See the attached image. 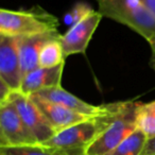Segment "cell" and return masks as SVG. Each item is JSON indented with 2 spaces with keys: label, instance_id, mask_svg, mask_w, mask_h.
I'll return each mask as SVG.
<instances>
[{
  "label": "cell",
  "instance_id": "6da1fadb",
  "mask_svg": "<svg viewBox=\"0 0 155 155\" xmlns=\"http://www.w3.org/2000/svg\"><path fill=\"white\" fill-rule=\"evenodd\" d=\"M122 103L123 101L108 103L107 110L104 113L58 132L43 144L78 155H84L85 150L112 123L120 110Z\"/></svg>",
  "mask_w": 155,
  "mask_h": 155
},
{
  "label": "cell",
  "instance_id": "7a4b0ae2",
  "mask_svg": "<svg viewBox=\"0 0 155 155\" xmlns=\"http://www.w3.org/2000/svg\"><path fill=\"white\" fill-rule=\"evenodd\" d=\"M98 12L138 33L149 44L155 41V17L141 0H97Z\"/></svg>",
  "mask_w": 155,
  "mask_h": 155
},
{
  "label": "cell",
  "instance_id": "3957f363",
  "mask_svg": "<svg viewBox=\"0 0 155 155\" xmlns=\"http://www.w3.org/2000/svg\"><path fill=\"white\" fill-rule=\"evenodd\" d=\"M58 19L41 7L30 10H0V34L26 37L58 30Z\"/></svg>",
  "mask_w": 155,
  "mask_h": 155
},
{
  "label": "cell",
  "instance_id": "277c9868",
  "mask_svg": "<svg viewBox=\"0 0 155 155\" xmlns=\"http://www.w3.org/2000/svg\"><path fill=\"white\" fill-rule=\"evenodd\" d=\"M141 102L123 101L120 110L108 127L85 150L84 155H107L135 130L137 110Z\"/></svg>",
  "mask_w": 155,
  "mask_h": 155
},
{
  "label": "cell",
  "instance_id": "5b68a950",
  "mask_svg": "<svg viewBox=\"0 0 155 155\" xmlns=\"http://www.w3.org/2000/svg\"><path fill=\"white\" fill-rule=\"evenodd\" d=\"M38 143L10 100L0 102V147Z\"/></svg>",
  "mask_w": 155,
  "mask_h": 155
},
{
  "label": "cell",
  "instance_id": "8992f818",
  "mask_svg": "<svg viewBox=\"0 0 155 155\" xmlns=\"http://www.w3.org/2000/svg\"><path fill=\"white\" fill-rule=\"evenodd\" d=\"M8 100L15 105L22 121L38 143H44L56 134L55 130L50 125L31 97L22 94L21 91H13Z\"/></svg>",
  "mask_w": 155,
  "mask_h": 155
},
{
  "label": "cell",
  "instance_id": "52a82bcc",
  "mask_svg": "<svg viewBox=\"0 0 155 155\" xmlns=\"http://www.w3.org/2000/svg\"><path fill=\"white\" fill-rule=\"evenodd\" d=\"M20 37L0 34V81L19 91L24 79L20 61Z\"/></svg>",
  "mask_w": 155,
  "mask_h": 155
},
{
  "label": "cell",
  "instance_id": "ba28073f",
  "mask_svg": "<svg viewBox=\"0 0 155 155\" xmlns=\"http://www.w3.org/2000/svg\"><path fill=\"white\" fill-rule=\"evenodd\" d=\"M103 16L98 11H94L86 18L80 21L72 28L68 29L66 33L62 34V44L64 56L67 58L69 55L78 53H85L88 44L98 28Z\"/></svg>",
  "mask_w": 155,
  "mask_h": 155
},
{
  "label": "cell",
  "instance_id": "9c48e42d",
  "mask_svg": "<svg viewBox=\"0 0 155 155\" xmlns=\"http://www.w3.org/2000/svg\"><path fill=\"white\" fill-rule=\"evenodd\" d=\"M32 96L46 100V101L52 102V103H56L58 105L65 106L69 110H72L74 112L80 113V114L88 117L98 116L107 110V104H103V105L89 104L83 101L80 98H78L77 96L67 91L61 85L44 88L37 93L33 94Z\"/></svg>",
  "mask_w": 155,
  "mask_h": 155
},
{
  "label": "cell",
  "instance_id": "30bf717a",
  "mask_svg": "<svg viewBox=\"0 0 155 155\" xmlns=\"http://www.w3.org/2000/svg\"><path fill=\"white\" fill-rule=\"evenodd\" d=\"M29 97H31V99L38 106L41 112L46 117L50 125L55 130L56 133L71 127V125L77 124L81 121L91 118V117L77 113L74 110H69V108L58 105L56 103H52V102L39 99L34 96H29Z\"/></svg>",
  "mask_w": 155,
  "mask_h": 155
},
{
  "label": "cell",
  "instance_id": "8fae6325",
  "mask_svg": "<svg viewBox=\"0 0 155 155\" xmlns=\"http://www.w3.org/2000/svg\"><path fill=\"white\" fill-rule=\"evenodd\" d=\"M62 34L58 30L32 36L20 37V61L22 74L26 75L30 71L38 68V56L41 48L50 41L61 39Z\"/></svg>",
  "mask_w": 155,
  "mask_h": 155
},
{
  "label": "cell",
  "instance_id": "7c38bea8",
  "mask_svg": "<svg viewBox=\"0 0 155 155\" xmlns=\"http://www.w3.org/2000/svg\"><path fill=\"white\" fill-rule=\"evenodd\" d=\"M64 65L65 63L51 68L38 67L30 71L26 75H24L19 91L27 96H32L33 94L44 88L61 85Z\"/></svg>",
  "mask_w": 155,
  "mask_h": 155
},
{
  "label": "cell",
  "instance_id": "4fadbf2b",
  "mask_svg": "<svg viewBox=\"0 0 155 155\" xmlns=\"http://www.w3.org/2000/svg\"><path fill=\"white\" fill-rule=\"evenodd\" d=\"M0 155H78L43 143L20 147H0Z\"/></svg>",
  "mask_w": 155,
  "mask_h": 155
},
{
  "label": "cell",
  "instance_id": "5bb4252c",
  "mask_svg": "<svg viewBox=\"0 0 155 155\" xmlns=\"http://www.w3.org/2000/svg\"><path fill=\"white\" fill-rule=\"evenodd\" d=\"M64 51H63L61 39L50 41L44 45L39 52L38 66L43 68H51L65 63Z\"/></svg>",
  "mask_w": 155,
  "mask_h": 155
},
{
  "label": "cell",
  "instance_id": "9a60e30c",
  "mask_svg": "<svg viewBox=\"0 0 155 155\" xmlns=\"http://www.w3.org/2000/svg\"><path fill=\"white\" fill-rule=\"evenodd\" d=\"M136 127L149 138L155 137V100L139 105L136 117Z\"/></svg>",
  "mask_w": 155,
  "mask_h": 155
},
{
  "label": "cell",
  "instance_id": "2e32d148",
  "mask_svg": "<svg viewBox=\"0 0 155 155\" xmlns=\"http://www.w3.org/2000/svg\"><path fill=\"white\" fill-rule=\"evenodd\" d=\"M147 140L148 137L137 129L107 155H141Z\"/></svg>",
  "mask_w": 155,
  "mask_h": 155
},
{
  "label": "cell",
  "instance_id": "e0dca14e",
  "mask_svg": "<svg viewBox=\"0 0 155 155\" xmlns=\"http://www.w3.org/2000/svg\"><path fill=\"white\" fill-rule=\"evenodd\" d=\"M95 10L86 2H78L73 5V8L69 12H67L64 16V24L68 29L72 28L86 18L89 14H91Z\"/></svg>",
  "mask_w": 155,
  "mask_h": 155
},
{
  "label": "cell",
  "instance_id": "ac0fdd59",
  "mask_svg": "<svg viewBox=\"0 0 155 155\" xmlns=\"http://www.w3.org/2000/svg\"><path fill=\"white\" fill-rule=\"evenodd\" d=\"M141 155H155V137L149 138L147 140Z\"/></svg>",
  "mask_w": 155,
  "mask_h": 155
},
{
  "label": "cell",
  "instance_id": "d6986e66",
  "mask_svg": "<svg viewBox=\"0 0 155 155\" xmlns=\"http://www.w3.org/2000/svg\"><path fill=\"white\" fill-rule=\"evenodd\" d=\"M141 2L148 8L149 11L155 17V0H141Z\"/></svg>",
  "mask_w": 155,
  "mask_h": 155
},
{
  "label": "cell",
  "instance_id": "ffe728a7",
  "mask_svg": "<svg viewBox=\"0 0 155 155\" xmlns=\"http://www.w3.org/2000/svg\"><path fill=\"white\" fill-rule=\"evenodd\" d=\"M151 46V58H150V66L155 71V41L150 44Z\"/></svg>",
  "mask_w": 155,
  "mask_h": 155
}]
</instances>
